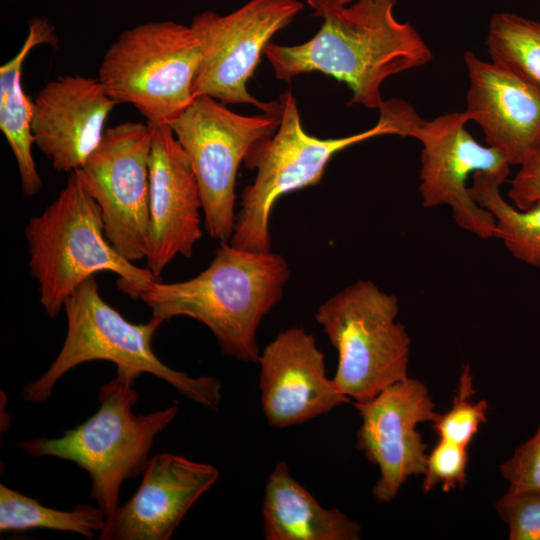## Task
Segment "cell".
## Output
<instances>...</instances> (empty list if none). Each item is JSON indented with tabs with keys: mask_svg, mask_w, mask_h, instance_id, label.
<instances>
[{
	"mask_svg": "<svg viewBox=\"0 0 540 540\" xmlns=\"http://www.w3.org/2000/svg\"><path fill=\"white\" fill-rule=\"evenodd\" d=\"M200 62L190 26L148 22L118 36L104 54L97 78L117 104L133 105L150 126L171 125L194 100Z\"/></svg>",
	"mask_w": 540,
	"mask_h": 540,
	"instance_id": "obj_8",
	"label": "cell"
},
{
	"mask_svg": "<svg viewBox=\"0 0 540 540\" xmlns=\"http://www.w3.org/2000/svg\"><path fill=\"white\" fill-rule=\"evenodd\" d=\"M510 540H540V488H508L495 503Z\"/></svg>",
	"mask_w": 540,
	"mask_h": 540,
	"instance_id": "obj_25",
	"label": "cell"
},
{
	"mask_svg": "<svg viewBox=\"0 0 540 540\" xmlns=\"http://www.w3.org/2000/svg\"><path fill=\"white\" fill-rule=\"evenodd\" d=\"M303 9L298 0H249L228 15L207 10L190 28L198 42L201 62L192 93L223 104H251L261 112L279 114V101L261 102L247 89L264 48L275 33Z\"/></svg>",
	"mask_w": 540,
	"mask_h": 540,
	"instance_id": "obj_10",
	"label": "cell"
},
{
	"mask_svg": "<svg viewBox=\"0 0 540 540\" xmlns=\"http://www.w3.org/2000/svg\"><path fill=\"white\" fill-rule=\"evenodd\" d=\"M280 124L276 132L256 141L245 155L244 163L256 169L254 182L241 194L229 243L256 252L271 248L269 221L275 202L284 194L316 185L330 159L349 146L382 135L412 136L422 121L415 109L401 99L384 100L378 122L371 128L340 138L321 139L303 129L296 98L284 91Z\"/></svg>",
	"mask_w": 540,
	"mask_h": 540,
	"instance_id": "obj_3",
	"label": "cell"
},
{
	"mask_svg": "<svg viewBox=\"0 0 540 540\" xmlns=\"http://www.w3.org/2000/svg\"><path fill=\"white\" fill-rule=\"evenodd\" d=\"M353 406L361 417L356 447L380 472L373 496L390 503L408 478L425 471L428 446L417 426L433 420L435 404L427 386L407 376Z\"/></svg>",
	"mask_w": 540,
	"mask_h": 540,
	"instance_id": "obj_13",
	"label": "cell"
},
{
	"mask_svg": "<svg viewBox=\"0 0 540 540\" xmlns=\"http://www.w3.org/2000/svg\"><path fill=\"white\" fill-rule=\"evenodd\" d=\"M486 45L491 61L540 84V22L513 12L490 19Z\"/></svg>",
	"mask_w": 540,
	"mask_h": 540,
	"instance_id": "obj_23",
	"label": "cell"
},
{
	"mask_svg": "<svg viewBox=\"0 0 540 540\" xmlns=\"http://www.w3.org/2000/svg\"><path fill=\"white\" fill-rule=\"evenodd\" d=\"M509 488H540V426L499 468Z\"/></svg>",
	"mask_w": 540,
	"mask_h": 540,
	"instance_id": "obj_27",
	"label": "cell"
},
{
	"mask_svg": "<svg viewBox=\"0 0 540 540\" xmlns=\"http://www.w3.org/2000/svg\"><path fill=\"white\" fill-rule=\"evenodd\" d=\"M466 446L439 439L427 455L422 491L427 494L438 484L448 492L466 482L468 453Z\"/></svg>",
	"mask_w": 540,
	"mask_h": 540,
	"instance_id": "obj_26",
	"label": "cell"
},
{
	"mask_svg": "<svg viewBox=\"0 0 540 540\" xmlns=\"http://www.w3.org/2000/svg\"><path fill=\"white\" fill-rule=\"evenodd\" d=\"M219 471L172 453L150 458L132 498L105 520L100 540H168Z\"/></svg>",
	"mask_w": 540,
	"mask_h": 540,
	"instance_id": "obj_16",
	"label": "cell"
},
{
	"mask_svg": "<svg viewBox=\"0 0 540 540\" xmlns=\"http://www.w3.org/2000/svg\"><path fill=\"white\" fill-rule=\"evenodd\" d=\"M395 5L396 0H356L327 8L317 15L323 24L310 40L293 46L269 42L263 54L279 80L319 71L350 88L347 105L379 109L387 78L433 58L418 31L395 17Z\"/></svg>",
	"mask_w": 540,
	"mask_h": 540,
	"instance_id": "obj_1",
	"label": "cell"
},
{
	"mask_svg": "<svg viewBox=\"0 0 540 540\" xmlns=\"http://www.w3.org/2000/svg\"><path fill=\"white\" fill-rule=\"evenodd\" d=\"M309 6L313 9V15L317 16L320 12L327 8L347 5L352 0H306Z\"/></svg>",
	"mask_w": 540,
	"mask_h": 540,
	"instance_id": "obj_29",
	"label": "cell"
},
{
	"mask_svg": "<svg viewBox=\"0 0 540 540\" xmlns=\"http://www.w3.org/2000/svg\"><path fill=\"white\" fill-rule=\"evenodd\" d=\"M507 196L521 210L540 201V149L520 165L510 181Z\"/></svg>",
	"mask_w": 540,
	"mask_h": 540,
	"instance_id": "obj_28",
	"label": "cell"
},
{
	"mask_svg": "<svg viewBox=\"0 0 540 540\" xmlns=\"http://www.w3.org/2000/svg\"><path fill=\"white\" fill-rule=\"evenodd\" d=\"M474 394L471 368L466 364L450 408L444 413H436L431 421L439 439L469 446L480 426L488 421V402L485 399L472 401Z\"/></svg>",
	"mask_w": 540,
	"mask_h": 540,
	"instance_id": "obj_24",
	"label": "cell"
},
{
	"mask_svg": "<svg viewBox=\"0 0 540 540\" xmlns=\"http://www.w3.org/2000/svg\"><path fill=\"white\" fill-rule=\"evenodd\" d=\"M106 520L98 506L80 503L71 511H61L40 504L36 499L0 484V531L50 529L74 532L93 538Z\"/></svg>",
	"mask_w": 540,
	"mask_h": 540,
	"instance_id": "obj_22",
	"label": "cell"
},
{
	"mask_svg": "<svg viewBox=\"0 0 540 540\" xmlns=\"http://www.w3.org/2000/svg\"><path fill=\"white\" fill-rule=\"evenodd\" d=\"M150 234L147 269L158 278L178 255L189 258L202 237V201L191 162L171 126H151Z\"/></svg>",
	"mask_w": 540,
	"mask_h": 540,
	"instance_id": "obj_15",
	"label": "cell"
},
{
	"mask_svg": "<svg viewBox=\"0 0 540 540\" xmlns=\"http://www.w3.org/2000/svg\"><path fill=\"white\" fill-rule=\"evenodd\" d=\"M399 301L360 279L322 303L315 315L338 364L332 378L353 402L369 400L408 376L411 339L396 321Z\"/></svg>",
	"mask_w": 540,
	"mask_h": 540,
	"instance_id": "obj_7",
	"label": "cell"
},
{
	"mask_svg": "<svg viewBox=\"0 0 540 540\" xmlns=\"http://www.w3.org/2000/svg\"><path fill=\"white\" fill-rule=\"evenodd\" d=\"M290 277L286 259L221 242L209 266L180 282L153 280L140 298L161 322L186 316L207 326L223 355L258 363L256 332L283 297Z\"/></svg>",
	"mask_w": 540,
	"mask_h": 540,
	"instance_id": "obj_2",
	"label": "cell"
},
{
	"mask_svg": "<svg viewBox=\"0 0 540 540\" xmlns=\"http://www.w3.org/2000/svg\"><path fill=\"white\" fill-rule=\"evenodd\" d=\"M24 233L40 304L52 319L73 292L96 273L117 274L118 287L134 299L157 279L112 246L101 210L75 171L59 195L29 219Z\"/></svg>",
	"mask_w": 540,
	"mask_h": 540,
	"instance_id": "obj_4",
	"label": "cell"
},
{
	"mask_svg": "<svg viewBox=\"0 0 540 540\" xmlns=\"http://www.w3.org/2000/svg\"><path fill=\"white\" fill-rule=\"evenodd\" d=\"M63 310L67 332L62 348L49 368L24 387L22 397L27 402L47 401L57 381L72 368L103 360L114 363L116 373L136 379L142 373L152 374L190 400L218 411L222 399L220 381L213 376L191 377L165 365L151 346L163 322L155 317L145 324L129 322L102 298L94 276L73 292Z\"/></svg>",
	"mask_w": 540,
	"mask_h": 540,
	"instance_id": "obj_5",
	"label": "cell"
},
{
	"mask_svg": "<svg viewBox=\"0 0 540 540\" xmlns=\"http://www.w3.org/2000/svg\"><path fill=\"white\" fill-rule=\"evenodd\" d=\"M464 62L470 121L481 127L488 146L520 166L540 149V84L471 51Z\"/></svg>",
	"mask_w": 540,
	"mask_h": 540,
	"instance_id": "obj_17",
	"label": "cell"
},
{
	"mask_svg": "<svg viewBox=\"0 0 540 540\" xmlns=\"http://www.w3.org/2000/svg\"><path fill=\"white\" fill-rule=\"evenodd\" d=\"M116 104L98 78L58 76L32 101L34 144L54 169L70 174L98 146Z\"/></svg>",
	"mask_w": 540,
	"mask_h": 540,
	"instance_id": "obj_18",
	"label": "cell"
},
{
	"mask_svg": "<svg viewBox=\"0 0 540 540\" xmlns=\"http://www.w3.org/2000/svg\"><path fill=\"white\" fill-rule=\"evenodd\" d=\"M151 138L148 123L109 127L75 171L101 210L107 239L133 263L146 259L149 250Z\"/></svg>",
	"mask_w": 540,
	"mask_h": 540,
	"instance_id": "obj_11",
	"label": "cell"
},
{
	"mask_svg": "<svg viewBox=\"0 0 540 540\" xmlns=\"http://www.w3.org/2000/svg\"><path fill=\"white\" fill-rule=\"evenodd\" d=\"M258 363L262 411L274 427L305 423L351 401L327 377L325 355L302 327L281 331Z\"/></svg>",
	"mask_w": 540,
	"mask_h": 540,
	"instance_id": "obj_14",
	"label": "cell"
},
{
	"mask_svg": "<svg viewBox=\"0 0 540 540\" xmlns=\"http://www.w3.org/2000/svg\"><path fill=\"white\" fill-rule=\"evenodd\" d=\"M262 515L267 540H358L362 530L339 509L324 508L285 462L277 463L266 480Z\"/></svg>",
	"mask_w": 540,
	"mask_h": 540,
	"instance_id": "obj_19",
	"label": "cell"
},
{
	"mask_svg": "<svg viewBox=\"0 0 540 540\" xmlns=\"http://www.w3.org/2000/svg\"><path fill=\"white\" fill-rule=\"evenodd\" d=\"M136 378L116 373L99 388L96 413L59 438L39 437L19 446L32 457L50 456L76 463L91 479L90 497L106 518L118 508L122 483L143 474L155 437L176 417L178 406L135 415Z\"/></svg>",
	"mask_w": 540,
	"mask_h": 540,
	"instance_id": "obj_6",
	"label": "cell"
},
{
	"mask_svg": "<svg viewBox=\"0 0 540 540\" xmlns=\"http://www.w3.org/2000/svg\"><path fill=\"white\" fill-rule=\"evenodd\" d=\"M281 113L245 116L198 96L170 125L195 173L205 229L220 243L229 242L233 233L240 163L256 141L276 132Z\"/></svg>",
	"mask_w": 540,
	"mask_h": 540,
	"instance_id": "obj_9",
	"label": "cell"
},
{
	"mask_svg": "<svg viewBox=\"0 0 540 540\" xmlns=\"http://www.w3.org/2000/svg\"><path fill=\"white\" fill-rule=\"evenodd\" d=\"M506 179L495 174L476 172L469 193L495 221L496 238L519 261L540 268V201L521 210L501 194Z\"/></svg>",
	"mask_w": 540,
	"mask_h": 540,
	"instance_id": "obj_21",
	"label": "cell"
},
{
	"mask_svg": "<svg viewBox=\"0 0 540 540\" xmlns=\"http://www.w3.org/2000/svg\"><path fill=\"white\" fill-rule=\"evenodd\" d=\"M55 46L54 27L43 18L29 23V33L17 54L0 67V129L15 157L20 185L26 197L34 196L42 187L32 155V101L22 86V69L30 51L38 45Z\"/></svg>",
	"mask_w": 540,
	"mask_h": 540,
	"instance_id": "obj_20",
	"label": "cell"
},
{
	"mask_svg": "<svg viewBox=\"0 0 540 540\" xmlns=\"http://www.w3.org/2000/svg\"><path fill=\"white\" fill-rule=\"evenodd\" d=\"M466 111L423 120L411 137L422 144L419 192L422 206L447 205L454 222L481 239L496 238L495 221L469 193L468 177L486 172L507 178L510 163L498 150L478 143L465 128Z\"/></svg>",
	"mask_w": 540,
	"mask_h": 540,
	"instance_id": "obj_12",
	"label": "cell"
}]
</instances>
